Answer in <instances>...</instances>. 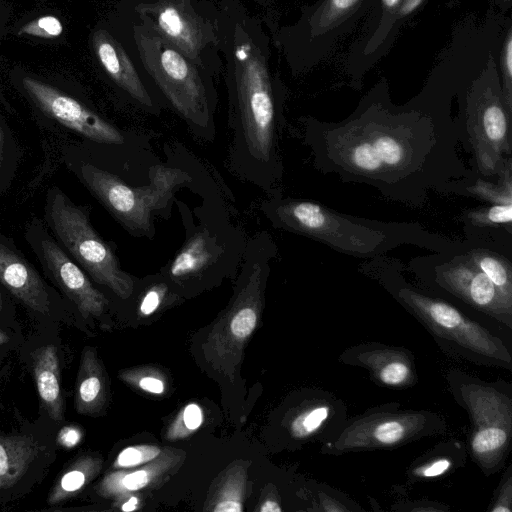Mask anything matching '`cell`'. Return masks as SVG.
I'll return each mask as SVG.
<instances>
[{"label":"cell","instance_id":"obj_27","mask_svg":"<svg viewBox=\"0 0 512 512\" xmlns=\"http://www.w3.org/2000/svg\"><path fill=\"white\" fill-rule=\"evenodd\" d=\"M63 26L60 20L52 15L39 17L19 29V35H31L41 38H55L61 35Z\"/></svg>","mask_w":512,"mask_h":512},{"label":"cell","instance_id":"obj_14","mask_svg":"<svg viewBox=\"0 0 512 512\" xmlns=\"http://www.w3.org/2000/svg\"><path fill=\"white\" fill-rule=\"evenodd\" d=\"M94 54L109 78L140 105L153 107L152 97L131 56L106 29H96L91 38Z\"/></svg>","mask_w":512,"mask_h":512},{"label":"cell","instance_id":"obj_20","mask_svg":"<svg viewBox=\"0 0 512 512\" xmlns=\"http://www.w3.org/2000/svg\"><path fill=\"white\" fill-rule=\"evenodd\" d=\"M93 352L85 349L77 378L75 403L79 413L92 411L101 400L103 383Z\"/></svg>","mask_w":512,"mask_h":512},{"label":"cell","instance_id":"obj_43","mask_svg":"<svg viewBox=\"0 0 512 512\" xmlns=\"http://www.w3.org/2000/svg\"><path fill=\"white\" fill-rule=\"evenodd\" d=\"M8 341V336L0 330V345H3Z\"/></svg>","mask_w":512,"mask_h":512},{"label":"cell","instance_id":"obj_18","mask_svg":"<svg viewBox=\"0 0 512 512\" xmlns=\"http://www.w3.org/2000/svg\"><path fill=\"white\" fill-rule=\"evenodd\" d=\"M99 462L90 456L76 459L57 479L48 497L55 506L80 492L99 469Z\"/></svg>","mask_w":512,"mask_h":512},{"label":"cell","instance_id":"obj_40","mask_svg":"<svg viewBox=\"0 0 512 512\" xmlns=\"http://www.w3.org/2000/svg\"><path fill=\"white\" fill-rule=\"evenodd\" d=\"M262 512H280L281 508L275 501L268 500L260 508Z\"/></svg>","mask_w":512,"mask_h":512},{"label":"cell","instance_id":"obj_8","mask_svg":"<svg viewBox=\"0 0 512 512\" xmlns=\"http://www.w3.org/2000/svg\"><path fill=\"white\" fill-rule=\"evenodd\" d=\"M466 132L476 156L479 171L485 176L499 174L511 159V114L502 91H478L467 108Z\"/></svg>","mask_w":512,"mask_h":512},{"label":"cell","instance_id":"obj_24","mask_svg":"<svg viewBox=\"0 0 512 512\" xmlns=\"http://www.w3.org/2000/svg\"><path fill=\"white\" fill-rule=\"evenodd\" d=\"M467 219L475 226L511 225L512 204H492L489 207L472 210Z\"/></svg>","mask_w":512,"mask_h":512},{"label":"cell","instance_id":"obj_5","mask_svg":"<svg viewBox=\"0 0 512 512\" xmlns=\"http://www.w3.org/2000/svg\"><path fill=\"white\" fill-rule=\"evenodd\" d=\"M276 216L283 227L317 239L343 253L371 256L401 242L402 234L398 227L354 220L315 202H285L277 207Z\"/></svg>","mask_w":512,"mask_h":512},{"label":"cell","instance_id":"obj_10","mask_svg":"<svg viewBox=\"0 0 512 512\" xmlns=\"http://www.w3.org/2000/svg\"><path fill=\"white\" fill-rule=\"evenodd\" d=\"M23 85L30 97L47 115L67 128L100 143L124 142V137L117 128L76 99L31 77H25Z\"/></svg>","mask_w":512,"mask_h":512},{"label":"cell","instance_id":"obj_45","mask_svg":"<svg viewBox=\"0 0 512 512\" xmlns=\"http://www.w3.org/2000/svg\"><path fill=\"white\" fill-rule=\"evenodd\" d=\"M2 307V299H1V294H0V309Z\"/></svg>","mask_w":512,"mask_h":512},{"label":"cell","instance_id":"obj_41","mask_svg":"<svg viewBox=\"0 0 512 512\" xmlns=\"http://www.w3.org/2000/svg\"><path fill=\"white\" fill-rule=\"evenodd\" d=\"M137 504H138V499L136 497L132 496L122 505L121 508L123 511H133L136 509Z\"/></svg>","mask_w":512,"mask_h":512},{"label":"cell","instance_id":"obj_29","mask_svg":"<svg viewBox=\"0 0 512 512\" xmlns=\"http://www.w3.org/2000/svg\"><path fill=\"white\" fill-rule=\"evenodd\" d=\"M257 324V313L251 305L242 306L237 310L230 322V330L237 339L248 337Z\"/></svg>","mask_w":512,"mask_h":512},{"label":"cell","instance_id":"obj_42","mask_svg":"<svg viewBox=\"0 0 512 512\" xmlns=\"http://www.w3.org/2000/svg\"><path fill=\"white\" fill-rule=\"evenodd\" d=\"M3 146H4V132L0 125V156L2 155Z\"/></svg>","mask_w":512,"mask_h":512},{"label":"cell","instance_id":"obj_12","mask_svg":"<svg viewBox=\"0 0 512 512\" xmlns=\"http://www.w3.org/2000/svg\"><path fill=\"white\" fill-rule=\"evenodd\" d=\"M39 252L47 270L84 317L101 314L105 297L92 285L82 269L51 238H42Z\"/></svg>","mask_w":512,"mask_h":512},{"label":"cell","instance_id":"obj_26","mask_svg":"<svg viewBox=\"0 0 512 512\" xmlns=\"http://www.w3.org/2000/svg\"><path fill=\"white\" fill-rule=\"evenodd\" d=\"M160 452V448L153 445L130 446L119 453L114 466L130 468L142 465L155 459Z\"/></svg>","mask_w":512,"mask_h":512},{"label":"cell","instance_id":"obj_30","mask_svg":"<svg viewBox=\"0 0 512 512\" xmlns=\"http://www.w3.org/2000/svg\"><path fill=\"white\" fill-rule=\"evenodd\" d=\"M502 72L504 77V88L502 91L506 108L512 114V35L509 31L504 41L502 54Z\"/></svg>","mask_w":512,"mask_h":512},{"label":"cell","instance_id":"obj_15","mask_svg":"<svg viewBox=\"0 0 512 512\" xmlns=\"http://www.w3.org/2000/svg\"><path fill=\"white\" fill-rule=\"evenodd\" d=\"M0 282L30 309L49 313V295L39 274L27 260L2 243Z\"/></svg>","mask_w":512,"mask_h":512},{"label":"cell","instance_id":"obj_16","mask_svg":"<svg viewBox=\"0 0 512 512\" xmlns=\"http://www.w3.org/2000/svg\"><path fill=\"white\" fill-rule=\"evenodd\" d=\"M33 372L38 395L48 415L61 421L64 398L60 386L59 358L54 345H46L33 354Z\"/></svg>","mask_w":512,"mask_h":512},{"label":"cell","instance_id":"obj_33","mask_svg":"<svg viewBox=\"0 0 512 512\" xmlns=\"http://www.w3.org/2000/svg\"><path fill=\"white\" fill-rule=\"evenodd\" d=\"M162 293V289L158 286L151 288L141 301L140 312L143 315H150L155 312L160 305Z\"/></svg>","mask_w":512,"mask_h":512},{"label":"cell","instance_id":"obj_11","mask_svg":"<svg viewBox=\"0 0 512 512\" xmlns=\"http://www.w3.org/2000/svg\"><path fill=\"white\" fill-rule=\"evenodd\" d=\"M436 275L442 286L477 308L495 313L510 311L511 300L467 254L458 255L437 267Z\"/></svg>","mask_w":512,"mask_h":512},{"label":"cell","instance_id":"obj_39","mask_svg":"<svg viewBox=\"0 0 512 512\" xmlns=\"http://www.w3.org/2000/svg\"><path fill=\"white\" fill-rule=\"evenodd\" d=\"M384 14L395 16L396 10L398 9L402 0H380Z\"/></svg>","mask_w":512,"mask_h":512},{"label":"cell","instance_id":"obj_3","mask_svg":"<svg viewBox=\"0 0 512 512\" xmlns=\"http://www.w3.org/2000/svg\"><path fill=\"white\" fill-rule=\"evenodd\" d=\"M128 30L142 68L173 108L190 124L206 126L215 99L214 77L136 19Z\"/></svg>","mask_w":512,"mask_h":512},{"label":"cell","instance_id":"obj_35","mask_svg":"<svg viewBox=\"0 0 512 512\" xmlns=\"http://www.w3.org/2000/svg\"><path fill=\"white\" fill-rule=\"evenodd\" d=\"M81 439V432L73 426L63 427L58 435V442L66 448L74 447Z\"/></svg>","mask_w":512,"mask_h":512},{"label":"cell","instance_id":"obj_36","mask_svg":"<svg viewBox=\"0 0 512 512\" xmlns=\"http://www.w3.org/2000/svg\"><path fill=\"white\" fill-rule=\"evenodd\" d=\"M139 386L144 391L152 394H161L164 391V383L160 379L155 377H143L139 381Z\"/></svg>","mask_w":512,"mask_h":512},{"label":"cell","instance_id":"obj_38","mask_svg":"<svg viewBox=\"0 0 512 512\" xmlns=\"http://www.w3.org/2000/svg\"><path fill=\"white\" fill-rule=\"evenodd\" d=\"M424 2V0H402L398 9L396 10L395 16L405 17L416 11Z\"/></svg>","mask_w":512,"mask_h":512},{"label":"cell","instance_id":"obj_44","mask_svg":"<svg viewBox=\"0 0 512 512\" xmlns=\"http://www.w3.org/2000/svg\"><path fill=\"white\" fill-rule=\"evenodd\" d=\"M259 5L267 6L269 5L273 0H251Z\"/></svg>","mask_w":512,"mask_h":512},{"label":"cell","instance_id":"obj_9","mask_svg":"<svg viewBox=\"0 0 512 512\" xmlns=\"http://www.w3.org/2000/svg\"><path fill=\"white\" fill-rule=\"evenodd\" d=\"M367 0H323L304 13L298 22L281 28L270 27L271 38L291 66L295 67L308 49L356 16ZM268 26V25H267Z\"/></svg>","mask_w":512,"mask_h":512},{"label":"cell","instance_id":"obj_28","mask_svg":"<svg viewBox=\"0 0 512 512\" xmlns=\"http://www.w3.org/2000/svg\"><path fill=\"white\" fill-rule=\"evenodd\" d=\"M329 409L326 406L314 408L296 418L292 424V431L298 437L306 436L316 431L326 420Z\"/></svg>","mask_w":512,"mask_h":512},{"label":"cell","instance_id":"obj_31","mask_svg":"<svg viewBox=\"0 0 512 512\" xmlns=\"http://www.w3.org/2000/svg\"><path fill=\"white\" fill-rule=\"evenodd\" d=\"M405 428L397 421H387L378 425L374 437L382 444H393L404 436Z\"/></svg>","mask_w":512,"mask_h":512},{"label":"cell","instance_id":"obj_34","mask_svg":"<svg viewBox=\"0 0 512 512\" xmlns=\"http://www.w3.org/2000/svg\"><path fill=\"white\" fill-rule=\"evenodd\" d=\"M182 419L188 430L193 431L198 429L203 422L201 408L196 404L187 405L183 410Z\"/></svg>","mask_w":512,"mask_h":512},{"label":"cell","instance_id":"obj_1","mask_svg":"<svg viewBox=\"0 0 512 512\" xmlns=\"http://www.w3.org/2000/svg\"><path fill=\"white\" fill-rule=\"evenodd\" d=\"M456 130L420 111L360 108L337 124H320L313 137L318 163L343 181L366 182L385 196L416 203L417 190L442 188L464 176L454 151Z\"/></svg>","mask_w":512,"mask_h":512},{"label":"cell","instance_id":"obj_19","mask_svg":"<svg viewBox=\"0 0 512 512\" xmlns=\"http://www.w3.org/2000/svg\"><path fill=\"white\" fill-rule=\"evenodd\" d=\"M213 258L209 238L205 232H197L188 239L169 266L173 278H184L199 273Z\"/></svg>","mask_w":512,"mask_h":512},{"label":"cell","instance_id":"obj_32","mask_svg":"<svg viewBox=\"0 0 512 512\" xmlns=\"http://www.w3.org/2000/svg\"><path fill=\"white\" fill-rule=\"evenodd\" d=\"M409 369L402 362H392L383 367L380 372L381 380L390 385L402 383L408 376Z\"/></svg>","mask_w":512,"mask_h":512},{"label":"cell","instance_id":"obj_23","mask_svg":"<svg viewBox=\"0 0 512 512\" xmlns=\"http://www.w3.org/2000/svg\"><path fill=\"white\" fill-rule=\"evenodd\" d=\"M500 177L499 184L479 179L466 189L470 194L491 204H512L511 159L507 161Z\"/></svg>","mask_w":512,"mask_h":512},{"label":"cell","instance_id":"obj_4","mask_svg":"<svg viewBox=\"0 0 512 512\" xmlns=\"http://www.w3.org/2000/svg\"><path fill=\"white\" fill-rule=\"evenodd\" d=\"M131 2V17L157 32L213 77L223 71L217 4L209 0Z\"/></svg>","mask_w":512,"mask_h":512},{"label":"cell","instance_id":"obj_13","mask_svg":"<svg viewBox=\"0 0 512 512\" xmlns=\"http://www.w3.org/2000/svg\"><path fill=\"white\" fill-rule=\"evenodd\" d=\"M399 295L434 327L449 332L450 336L477 351L497 355L498 348L489 335L481 327L465 319L454 307L409 289H401Z\"/></svg>","mask_w":512,"mask_h":512},{"label":"cell","instance_id":"obj_6","mask_svg":"<svg viewBox=\"0 0 512 512\" xmlns=\"http://www.w3.org/2000/svg\"><path fill=\"white\" fill-rule=\"evenodd\" d=\"M50 226L67 251L98 283L122 298L133 290L110 247L96 233L86 212L63 193L53 191L47 204Z\"/></svg>","mask_w":512,"mask_h":512},{"label":"cell","instance_id":"obj_21","mask_svg":"<svg viewBox=\"0 0 512 512\" xmlns=\"http://www.w3.org/2000/svg\"><path fill=\"white\" fill-rule=\"evenodd\" d=\"M474 264L508 298H512V269L510 262L500 254L482 248L466 253Z\"/></svg>","mask_w":512,"mask_h":512},{"label":"cell","instance_id":"obj_25","mask_svg":"<svg viewBox=\"0 0 512 512\" xmlns=\"http://www.w3.org/2000/svg\"><path fill=\"white\" fill-rule=\"evenodd\" d=\"M507 442L506 432L499 427L480 429L472 439V449L478 455H485L500 449Z\"/></svg>","mask_w":512,"mask_h":512},{"label":"cell","instance_id":"obj_17","mask_svg":"<svg viewBox=\"0 0 512 512\" xmlns=\"http://www.w3.org/2000/svg\"><path fill=\"white\" fill-rule=\"evenodd\" d=\"M32 436L0 437V490L12 487L40 452Z\"/></svg>","mask_w":512,"mask_h":512},{"label":"cell","instance_id":"obj_2","mask_svg":"<svg viewBox=\"0 0 512 512\" xmlns=\"http://www.w3.org/2000/svg\"><path fill=\"white\" fill-rule=\"evenodd\" d=\"M218 31L225 80L245 140L267 160L276 120V79L271 71L270 37L263 21L242 0H219Z\"/></svg>","mask_w":512,"mask_h":512},{"label":"cell","instance_id":"obj_37","mask_svg":"<svg viewBox=\"0 0 512 512\" xmlns=\"http://www.w3.org/2000/svg\"><path fill=\"white\" fill-rule=\"evenodd\" d=\"M449 467L450 462L447 459H440L427 466L422 474L425 477H435L443 474Z\"/></svg>","mask_w":512,"mask_h":512},{"label":"cell","instance_id":"obj_22","mask_svg":"<svg viewBox=\"0 0 512 512\" xmlns=\"http://www.w3.org/2000/svg\"><path fill=\"white\" fill-rule=\"evenodd\" d=\"M156 474V466L140 469L131 473L114 472L107 475L99 485L103 496H117L136 491L149 484Z\"/></svg>","mask_w":512,"mask_h":512},{"label":"cell","instance_id":"obj_7","mask_svg":"<svg viewBox=\"0 0 512 512\" xmlns=\"http://www.w3.org/2000/svg\"><path fill=\"white\" fill-rule=\"evenodd\" d=\"M83 182L122 224L133 231L151 229V213L164 205L173 188L185 179L178 169L155 166L150 184L130 187L115 175L91 164L80 168Z\"/></svg>","mask_w":512,"mask_h":512}]
</instances>
